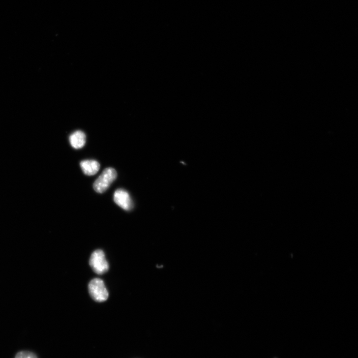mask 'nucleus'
Masks as SVG:
<instances>
[{
	"instance_id": "obj_2",
	"label": "nucleus",
	"mask_w": 358,
	"mask_h": 358,
	"mask_svg": "<svg viewBox=\"0 0 358 358\" xmlns=\"http://www.w3.org/2000/svg\"><path fill=\"white\" fill-rule=\"evenodd\" d=\"M88 290L92 299L95 302L102 303L109 298V293L104 281L99 278H95L89 283Z\"/></svg>"
},
{
	"instance_id": "obj_5",
	"label": "nucleus",
	"mask_w": 358,
	"mask_h": 358,
	"mask_svg": "<svg viewBox=\"0 0 358 358\" xmlns=\"http://www.w3.org/2000/svg\"><path fill=\"white\" fill-rule=\"evenodd\" d=\"M80 166L83 173L88 176H93L100 170V163L94 160H84L80 162Z\"/></svg>"
},
{
	"instance_id": "obj_6",
	"label": "nucleus",
	"mask_w": 358,
	"mask_h": 358,
	"mask_svg": "<svg viewBox=\"0 0 358 358\" xmlns=\"http://www.w3.org/2000/svg\"><path fill=\"white\" fill-rule=\"evenodd\" d=\"M86 136L82 131H76L69 137V141L71 146L75 149H80L84 147L86 143Z\"/></svg>"
},
{
	"instance_id": "obj_4",
	"label": "nucleus",
	"mask_w": 358,
	"mask_h": 358,
	"mask_svg": "<svg viewBox=\"0 0 358 358\" xmlns=\"http://www.w3.org/2000/svg\"><path fill=\"white\" fill-rule=\"evenodd\" d=\"M115 203L126 211H130L134 208V203L129 193L122 189L116 191L114 195Z\"/></svg>"
},
{
	"instance_id": "obj_3",
	"label": "nucleus",
	"mask_w": 358,
	"mask_h": 358,
	"mask_svg": "<svg viewBox=\"0 0 358 358\" xmlns=\"http://www.w3.org/2000/svg\"><path fill=\"white\" fill-rule=\"evenodd\" d=\"M89 264L94 272L98 275L104 274L109 270L108 262L104 252L101 250L93 252L90 258Z\"/></svg>"
},
{
	"instance_id": "obj_1",
	"label": "nucleus",
	"mask_w": 358,
	"mask_h": 358,
	"mask_svg": "<svg viewBox=\"0 0 358 358\" xmlns=\"http://www.w3.org/2000/svg\"><path fill=\"white\" fill-rule=\"evenodd\" d=\"M117 177V172L115 169L111 167L106 168L95 181L93 184L94 190L100 194L105 192L116 180Z\"/></svg>"
},
{
	"instance_id": "obj_7",
	"label": "nucleus",
	"mask_w": 358,
	"mask_h": 358,
	"mask_svg": "<svg viewBox=\"0 0 358 358\" xmlns=\"http://www.w3.org/2000/svg\"><path fill=\"white\" fill-rule=\"evenodd\" d=\"M15 358H38L37 355L29 351H22L19 352L15 356Z\"/></svg>"
}]
</instances>
